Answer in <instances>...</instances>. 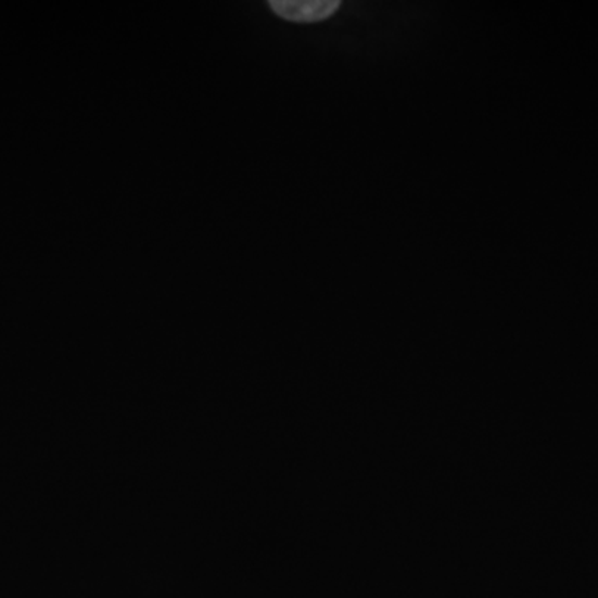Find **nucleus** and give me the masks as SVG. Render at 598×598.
<instances>
[{"label":"nucleus","instance_id":"nucleus-1","mask_svg":"<svg viewBox=\"0 0 598 598\" xmlns=\"http://www.w3.org/2000/svg\"><path fill=\"white\" fill-rule=\"evenodd\" d=\"M338 0H271L269 8L278 17L297 24H311L331 17L340 9Z\"/></svg>","mask_w":598,"mask_h":598}]
</instances>
